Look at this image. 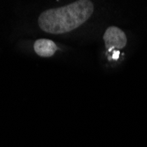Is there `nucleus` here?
<instances>
[{
    "label": "nucleus",
    "instance_id": "nucleus-1",
    "mask_svg": "<svg viewBox=\"0 0 147 147\" xmlns=\"http://www.w3.org/2000/svg\"><path fill=\"white\" fill-rule=\"evenodd\" d=\"M94 5L90 0H78L67 5L42 11L38 24L42 31L61 34L73 31L86 22L92 16Z\"/></svg>",
    "mask_w": 147,
    "mask_h": 147
},
{
    "label": "nucleus",
    "instance_id": "nucleus-2",
    "mask_svg": "<svg viewBox=\"0 0 147 147\" xmlns=\"http://www.w3.org/2000/svg\"><path fill=\"white\" fill-rule=\"evenodd\" d=\"M103 41L106 49L111 51L115 49H123L127 44V37L125 33L117 26H109L104 33Z\"/></svg>",
    "mask_w": 147,
    "mask_h": 147
},
{
    "label": "nucleus",
    "instance_id": "nucleus-3",
    "mask_svg": "<svg viewBox=\"0 0 147 147\" xmlns=\"http://www.w3.org/2000/svg\"><path fill=\"white\" fill-rule=\"evenodd\" d=\"M34 49L36 54L42 57H50L57 50V44L49 39H38L34 44Z\"/></svg>",
    "mask_w": 147,
    "mask_h": 147
},
{
    "label": "nucleus",
    "instance_id": "nucleus-4",
    "mask_svg": "<svg viewBox=\"0 0 147 147\" xmlns=\"http://www.w3.org/2000/svg\"><path fill=\"white\" fill-rule=\"evenodd\" d=\"M119 56H120V52L117 50V51H115L114 52V54H113V58L114 59H118V57H119Z\"/></svg>",
    "mask_w": 147,
    "mask_h": 147
}]
</instances>
